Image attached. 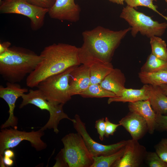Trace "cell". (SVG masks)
<instances>
[{"label":"cell","instance_id":"cell-1","mask_svg":"<svg viewBox=\"0 0 167 167\" xmlns=\"http://www.w3.org/2000/svg\"><path fill=\"white\" fill-rule=\"evenodd\" d=\"M131 29L129 27L114 31L99 26L84 31L83 43L78 48L81 64L89 66L98 62H111L115 50Z\"/></svg>","mask_w":167,"mask_h":167},{"label":"cell","instance_id":"cell-2","mask_svg":"<svg viewBox=\"0 0 167 167\" xmlns=\"http://www.w3.org/2000/svg\"><path fill=\"white\" fill-rule=\"evenodd\" d=\"M40 55L41 61L26 78V84L29 88L37 87L46 78L81 64L78 48L67 44L54 43L46 46Z\"/></svg>","mask_w":167,"mask_h":167},{"label":"cell","instance_id":"cell-3","mask_svg":"<svg viewBox=\"0 0 167 167\" xmlns=\"http://www.w3.org/2000/svg\"><path fill=\"white\" fill-rule=\"evenodd\" d=\"M42 59L33 51L13 46L0 54V74L7 82L17 83L35 69Z\"/></svg>","mask_w":167,"mask_h":167},{"label":"cell","instance_id":"cell-4","mask_svg":"<svg viewBox=\"0 0 167 167\" xmlns=\"http://www.w3.org/2000/svg\"><path fill=\"white\" fill-rule=\"evenodd\" d=\"M21 97L22 101L19 106V108H22L31 104L42 110H46L49 112V119L47 123L40 129L41 130L44 131L47 129H53L54 132L58 134L59 132L58 126L61 120L67 119L72 122L75 121L74 118H71L64 112L63 106L64 104L48 101L38 89H30L28 93L24 94Z\"/></svg>","mask_w":167,"mask_h":167},{"label":"cell","instance_id":"cell-5","mask_svg":"<svg viewBox=\"0 0 167 167\" xmlns=\"http://www.w3.org/2000/svg\"><path fill=\"white\" fill-rule=\"evenodd\" d=\"M77 66L71 67L62 72L46 78L36 87L48 101L66 104L71 98L70 92L71 73Z\"/></svg>","mask_w":167,"mask_h":167},{"label":"cell","instance_id":"cell-6","mask_svg":"<svg viewBox=\"0 0 167 167\" xmlns=\"http://www.w3.org/2000/svg\"><path fill=\"white\" fill-rule=\"evenodd\" d=\"M120 16L131 26V33L133 37L139 32L149 38L161 36L167 28V23L154 21L151 17L128 6L123 8Z\"/></svg>","mask_w":167,"mask_h":167},{"label":"cell","instance_id":"cell-7","mask_svg":"<svg viewBox=\"0 0 167 167\" xmlns=\"http://www.w3.org/2000/svg\"><path fill=\"white\" fill-rule=\"evenodd\" d=\"M64 156L69 167H91L93 156L79 133L67 134L61 139Z\"/></svg>","mask_w":167,"mask_h":167},{"label":"cell","instance_id":"cell-8","mask_svg":"<svg viewBox=\"0 0 167 167\" xmlns=\"http://www.w3.org/2000/svg\"><path fill=\"white\" fill-rule=\"evenodd\" d=\"M49 10L31 4L25 0H2L0 2L1 14H18L27 17L30 20L31 29L35 31L43 26Z\"/></svg>","mask_w":167,"mask_h":167},{"label":"cell","instance_id":"cell-9","mask_svg":"<svg viewBox=\"0 0 167 167\" xmlns=\"http://www.w3.org/2000/svg\"><path fill=\"white\" fill-rule=\"evenodd\" d=\"M17 129H1L0 132V155H3L5 150L17 146L24 140L29 141L31 146L37 151L45 149L47 144L42 139L44 131L40 129L37 131L26 132Z\"/></svg>","mask_w":167,"mask_h":167},{"label":"cell","instance_id":"cell-10","mask_svg":"<svg viewBox=\"0 0 167 167\" xmlns=\"http://www.w3.org/2000/svg\"><path fill=\"white\" fill-rule=\"evenodd\" d=\"M73 126L77 132L82 137L89 152L93 157L106 156L113 153L125 146L128 140H123L116 143L104 145L94 140L88 133L85 123L79 115L75 116Z\"/></svg>","mask_w":167,"mask_h":167},{"label":"cell","instance_id":"cell-11","mask_svg":"<svg viewBox=\"0 0 167 167\" xmlns=\"http://www.w3.org/2000/svg\"><path fill=\"white\" fill-rule=\"evenodd\" d=\"M6 87L0 86V97L7 103L9 106V116L7 120L2 124L1 129L11 127L17 129L18 118L14 114L15 102L18 99L25 93L28 92V89L22 88L17 83L7 82Z\"/></svg>","mask_w":167,"mask_h":167},{"label":"cell","instance_id":"cell-12","mask_svg":"<svg viewBox=\"0 0 167 167\" xmlns=\"http://www.w3.org/2000/svg\"><path fill=\"white\" fill-rule=\"evenodd\" d=\"M146 148L138 140H128L122 156L112 167H139L144 162Z\"/></svg>","mask_w":167,"mask_h":167},{"label":"cell","instance_id":"cell-13","mask_svg":"<svg viewBox=\"0 0 167 167\" xmlns=\"http://www.w3.org/2000/svg\"><path fill=\"white\" fill-rule=\"evenodd\" d=\"M80 11L74 0H56L48 14L53 19L76 22L79 20Z\"/></svg>","mask_w":167,"mask_h":167},{"label":"cell","instance_id":"cell-14","mask_svg":"<svg viewBox=\"0 0 167 167\" xmlns=\"http://www.w3.org/2000/svg\"><path fill=\"white\" fill-rule=\"evenodd\" d=\"M120 126H123L130 134L132 139L139 140L148 132L146 120L137 113L130 112L119 121Z\"/></svg>","mask_w":167,"mask_h":167},{"label":"cell","instance_id":"cell-15","mask_svg":"<svg viewBox=\"0 0 167 167\" xmlns=\"http://www.w3.org/2000/svg\"><path fill=\"white\" fill-rule=\"evenodd\" d=\"M69 83L71 96L79 95L91 84L89 68L84 64L76 66L71 73Z\"/></svg>","mask_w":167,"mask_h":167},{"label":"cell","instance_id":"cell-16","mask_svg":"<svg viewBox=\"0 0 167 167\" xmlns=\"http://www.w3.org/2000/svg\"><path fill=\"white\" fill-rule=\"evenodd\" d=\"M128 107L130 111L137 113L146 120L148 132L150 134H153L156 130V114L152 108L149 99L129 102Z\"/></svg>","mask_w":167,"mask_h":167},{"label":"cell","instance_id":"cell-17","mask_svg":"<svg viewBox=\"0 0 167 167\" xmlns=\"http://www.w3.org/2000/svg\"><path fill=\"white\" fill-rule=\"evenodd\" d=\"M152 86L144 84L140 89L125 88L121 96L109 98V104L113 102H134L148 99L150 96Z\"/></svg>","mask_w":167,"mask_h":167},{"label":"cell","instance_id":"cell-18","mask_svg":"<svg viewBox=\"0 0 167 167\" xmlns=\"http://www.w3.org/2000/svg\"><path fill=\"white\" fill-rule=\"evenodd\" d=\"M126 81L125 75L118 68H113L100 84L103 88L113 93L116 96H120L126 88Z\"/></svg>","mask_w":167,"mask_h":167},{"label":"cell","instance_id":"cell-19","mask_svg":"<svg viewBox=\"0 0 167 167\" xmlns=\"http://www.w3.org/2000/svg\"><path fill=\"white\" fill-rule=\"evenodd\" d=\"M152 107L156 114L167 115V96L158 86H152L149 99Z\"/></svg>","mask_w":167,"mask_h":167},{"label":"cell","instance_id":"cell-20","mask_svg":"<svg viewBox=\"0 0 167 167\" xmlns=\"http://www.w3.org/2000/svg\"><path fill=\"white\" fill-rule=\"evenodd\" d=\"M89 68L91 84H100L114 68L111 62L96 63Z\"/></svg>","mask_w":167,"mask_h":167},{"label":"cell","instance_id":"cell-21","mask_svg":"<svg viewBox=\"0 0 167 167\" xmlns=\"http://www.w3.org/2000/svg\"><path fill=\"white\" fill-rule=\"evenodd\" d=\"M138 76L144 84L158 86L161 84H167V70L152 73L140 72Z\"/></svg>","mask_w":167,"mask_h":167},{"label":"cell","instance_id":"cell-22","mask_svg":"<svg viewBox=\"0 0 167 167\" xmlns=\"http://www.w3.org/2000/svg\"><path fill=\"white\" fill-rule=\"evenodd\" d=\"M165 70H167V61L159 59L151 53L141 68L140 72L152 73Z\"/></svg>","mask_w":167,"mask_h":167},{"label":"cell","instance_id":"cell-23","mask_svg":"<svg viewBox=\"0 0 167 167\" xmlns=\"http://www.w3.org/2000/svg\"><path fill=\"white\" fill-rule=\"evenodd\" d=\"M125 146L117 152L106 156L93 157V162L91 167H111L123 155Z\"/></svg>","mask_w":167,"mask_h":167},{"label":"cell","instance_id":"cell-24","mask_svg":"<svg viewBox=\"0 0 167 167\" xmlns=\"http://www.w3.org/2000/svg\"><path fill=\"white\" fill-rule=\"evenodd\" d=\"M84 98L113 97H116L113 92L102 88L100 84H91L89 86L79 95Z\"/></svg>","mask_w":167,"mask_h":167},{"label":"cell","instance_id":"cell-25","mask_svg":"<svg viewBox=\"0 0 167 167\" xmlns=\"http://www.w3.org/2000/svg\"><path fill=\"white\" fill-rule=\"evenodd\" d=\"M152 53L161 59L167 61V48L165 41L157 36L150 38Z\"/></svg>","mask_w":167,"mask_h":167},{"label":"cell","instance_id":"cell-26","mask_svg":"<svg viewBox=\"0 0 167 167\" xmlns=\"http://www.w3.org/2000/svg\"><path fill=\"white\" fill-rule=\"evenodd\" d=\"M144 162L149 167H167V163L164 161L155 152H147Z\"/></svg>","mask_w":167,"mask_h":167},{"label":"cell","instance_id":"cell-27","mask_svg":"<svg viewBox=\"0 0 167 167\" xmlns=\"http://www.w3.org/2000/svg\"><path fill=\"white\" fill-rule=\"evenodd\" d=\"M154 0H125V2L127 6L133 8H136L138 6L148 7L161 15L167 21V17L163 15L157 10V6L154 5L153 3Z\"/></svg>","mask_w":167,"mask_h":167},{"label":"cell","instance_id":"cell-28","mask_svg":"<svg viewBox=\"0 0 167 167\" xmlns=\"http://www.w3.org/2000/svg\"><path fill=\"white\" fill-rule=\"evenodd\" d=\"M154 148L160 158L167 163V138H162L154 146Z\"/></svg>","mask_w":167,"mask_h":167},{"label":"cell","instance_id":"cell-29","mask_svg":"<svg viewBox=\"0 0 167 167\" xmlns=\"http://www.w3.org/2000/svg\"><path fill=\"white\" fill-rule=\"evenodd\" d=\"M29 3L35 6L49 9L54 4L56 0H25Z\"/></svg>","mask_w":167,"mask_h":167},{"label":"cell","instance_id":"cell-30","mask_svg":"<svg viewBox=\"0 0 167 167\" xmlns=\"http://www.w3.org/2000/svg\"><path fill=\"white\" fill-rule=\"evenodd\" d=\"M156 130L160 132L167 131V115L156 114Z\"/></svg>","mask_w":167,"mask_h":167},{"label":"cell","instance_id":"cell-31","mask_svg":"<svg viewBox=\"0 0 167 167\" xmlns=\"http://www.w3.org/2000/svg\"><path fill=\"white\" fill-rule=\"evenodd\" d=\"M95 128L96 129L97 133L99 135L100 139L102 141L105 132V124L104 118H100L96 121Z\"/></svg>","mask_w":167,"mask_h":167},{"label":"cell","instance_id":"cell-32","mask_svg":"<svg viewBox=\"0 0 167 167\" xmlns=\"http://www.w3.org/2000/svg\"><path fill=\"white\" fill-rule=\"evenodd\" d=\"M105 136L108 138L110 135H113L118 127L120 126V125L119 123L116 124L111 122L107 117L105 118Z\"/></svg>","mask_w":167,"mask_h":167},{"label":"cell","instance_id":"cell-33","mask_svg":"<svg viewBox=\"0 0 167 167\" xmlns=\"http://www.w3.org/2000/svg\"><path fill=\"white\" fill-rule=\"evenodd\" d=\"M56 163L54 167H69L65 159L63 149H62L56 157Z\"/></svg>","mask_w":167,"mask_h":167},{"label":"cell","instance_id":"cell-34","mask_svg":"<svg viewBox=\"0 0 167 167\" xmlns=\"http://www.w3.org/2000/svg\"><path fill=\"white\" fill-rule=\"evenodd\" d=\"M11 43L8 41H5L0 43V54L5 52L10 47Z\"/></svg>","mask_w":167,"mask_h":167},{"label":"cell","instance_id":"cell-35","mask_svg":"<svg viewBox=\"0 0 167 167\" xmlns=\"http://www.w3.org/2000/svg\"><path fill=\"white\" fill-rule=\"evenodd\" d=\"M12 159L4 156H3V160L4 164L8 166L12 165L14 161Z\"/></svg>","mask_w":167,"mask_h":167},{"label":"cell","instance_id":"cell-36","mask_svg":"<svg viewBox=\"0 0 167 167\" xmlns=\"http://www.w3.org/2000/svg\"><path fill=\"white\" fill-rule=\"evenodd\" d=\"M4 156L12 158L14 157V153L12 150L9 149L5 150L3 153Z\"/></svg>","mask_w":167,"mask_h":167},{"label":"cell","instance_id":"cell-37","mask_svg":"<svg viewBox=\"0 0 167 167\" xmlns=\"http://www.w3.org/2000/svg\"><path fill=\"white\" fill-rule=\"evenodd\" d=\"M158 86L162 92L167 96V84H161Z\"/></svg>","mask_w":167,"mask_h":167},{"label":"cell","instance_id":"cell-38","mask_svg":"<svg viewBox=\"0 0 167 167\" xmlns=\"http://www.w3.org/2000/svg\"><path fill=\"white\" fill-rule=\"evenodd\" d=\"M110 2L113 3H116L117 4L123 5L125 0H109Z\"/></svg>","mask_w":167,"mask_h":167},{"label":"cell","instance_id":"cell-39","mask_svg":"<svg viewBox=\"0 0 167 167\" xmlns=\"http://www.w3.org/2000/svg\"><path fill=\"white\" fill-rule=\"evenodd\" d=\"M0 167H6L5 166V164L3 160V157L2 155H0Z\"/></svg>","mask_w":167,"mask_h":167},{"label":"cell","instance_id":"cell-40","mask_svg":"<svg viewBox=\"0 0 167 167\" xmlns=\"http://www.w3.org/2000/svg\"><path fill=\"white\" fill-rule=\"evenodd\" d=\"M165 2H166V3H167V0H164Z\"/></svg>","mask_w":167,"mask_h":167},{"label":"cell","instance_id":"cell-41","mask_svg":"<svg viewBox=\"0 0 167 167\" xmlns=\"http://www.w3.org/2000/svg\"><path fill=\"white\" fill-rule=\"evenodd\" d=\"M2 0H0V2H1Z\"/></svg>","mask_w":167,"mask_h":167}]
</instances>
